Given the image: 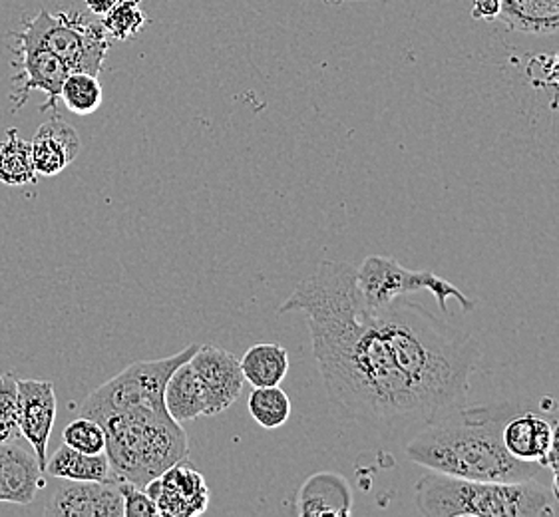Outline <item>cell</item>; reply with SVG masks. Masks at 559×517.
<instances>
[{
  "instance_id": "cell-1",
  "label": "cell",
  "mask_w": 559,
  "mask_h": 517,
  "mask_svg": "<svg viewBox=\"0 0 559 517\" xmlns=\"http://www.w3.org/2000/svg\"><path fill=\"white\" fill-rule=\"evenodd\" d=\"M280 313L305 315L324 388L355 422L416 432L468 400L476 338L404 297L370 311L347 261H323Z\"/></svg>"
},
{
  "instance_id": "cell-13",
  "label": "cell",
  "mask_w": 559,
  "mask_h": 517,
  "mask_svg": "<svg viewBox=\"0 0 559 517\" xmlns=\"http://www.w3.org/2000/svg\"><path fill=\"white\" fill-rule=\"evenodd\" d=\"M353 488L338 472H317L297 490L293 514L299 517H348L353 514Z\"/></svg>"
},
{
  "instance_id": "cell-26",
  "label": "cell",
  "mask_w": 559,
  "mask_h": 517,
  "mask_svg": "<svg viewBox=\"0 0 559 517\" xmlns=\"http://www.w3.org/2000/svg\"><path fill=\"white\" fill-rule=\"evenodd\" d=\"M64 444L84 454H104L106 452V430L98 420L88 417L74 418L64 428Z\"/></svg>"
},
{
  "instance_id": "cell-18",
  "label": "cell",
  "mask_w": 559,
  "mask_h": 517,
  "mask_svg": "<svg viewBox=\"0 0 559 517\" xmlns=\"http://www.w3.org/2000/svg\"><path fill=\"white\" fill-rule=\"evenodd\" d=\"M164 405L169 417L174 418L178 424L205 417L202 383L193 371L190 360L179 364L178 369L171 372L168 384L164 388Z\"/></svg>"
},
{
  "instance_id": "cell-2",
  "label": "cell",
  "mask_w": 559,
  "mask_h": 517,
  "mask_svg": "<svg viewBox=\"0 0 559 517\" xmlns=\"http://www.w3.org/2000/svg\"><path fill=\"white\" fill-rule=\"evenodd\" d=\"M520 406H460L416 430L406 456L430 472L484 482H526L537 478L542 464L515 460L506 450L502 430Z\"/></svg>"
},
{
  "instance_id": "cell-17",
  "label": "cell",
  "mask_w": 559,
  "mask_h": 517,
  "mask_svg": "<svg viewBox=\"0 0 559 517\" xmlns=\"http://www.w3.org/2000/svg\"><path fill=\"white\" fill-rule=\"evenodd\" d=\"M498 21L515 33H559V0H500Z\"/></svg>"
},
{
  "instance_id": "cell-3",
  "label": "cell",
  "mask_w": 559,
  "mask_h": 517,
  "mask_svg": "<svg viewBox=\"0 0 559 517\" xmlns=\"http://www.w3.org/2000/svg\"><path fill=\"white\" fill-rule=\"evenodd\" d=\"M414 502L426 517L559 516L558 500L536 478L484 482L428 472L414 485Z\"/></svg>"
},
{
  "instance_id": "cell-22",
  "label": "cell",
  "mask_w": 559,
  "mask_h": 517,
  "mask_svg": "<svg viewBox=\"0 0 559 517\" xmlns=\"http://www.w3.org/2000/svg\"><path fill=\"white\" fill-rule=\"evenodd\" d=\"M249 414L265 430L285 426L292 417V400L281 386H261L249 394Z\"/></svg>"
},
{
  "instance_id": "cell-21",
  "label": "cell",
  "mask_w": 559,
  "mask_h": 517,
  "mask_svg": "<svg viewBox=\"0 0 559 517\" xmlns=\"http://www.w3.org/2000/svg\"><path fill=\"white\" fill-rule=\"evenodd\" d=\"M38 180L34 169L33 146L19 135V130H9L0 140V183L9 188H23Z\"/></svg>"
},
{
  "instance_id": "cell-4",
  "label": "cell",
  "mask_w": 559,
  "mask_h": 517,
  "mask_svg": "<svg viewBox=\"0 0 559 517\" xmlns=\"http://www.w3.org/2000/svg\"><path fill=\"white\" fill-rule=\"evenodd\" d=\"M102 426L112 472L140 488L186 460L190 452L186 430L168 410L135 408L108 418Z\"/></svg>"
},
{
  "instance_id": "cell-8",
  "label": "cell",
  "mask_w": 559,
  "mask_h": 517,
  "mask_svg": "<svg viewBox=\"0 0 559 517\" xmlns=\"http://www.w3.org/2000/svg\"><path fill=\"white\" fill-rule=\"evenodd\" d=\"M190 364L202 383L205 417H217L236 405L243 390V372L236 354L210 345H200Z\"/></svg>"
},
{
  "instance_id": "cell-29",
  "label": "cell",
  "mask_w": 559,
  "mask_h": 517,
  "mask_svg": "<svg viewBox=\"0 0 559 517\" xmlns=\"http://www.w3.org/2000/svg\"><path fill=\"white\" fill-rule=\"evenodd\" d=\"M544 468H549L551 472H556L559 468V420L556 424H551V442H549L548 456L544 460Z\"/></svg>"
},
{
  "instance_id": "cell-14",
  "label": "cell",
  "mask_w": 559,
  "mask_h": 517,
  "mask_svg": "<svg viewBox=\"0 0 559 517\" xmlns=\"http://www.w3.org/2000/svg\"><path fill=\"white\" fill-rule=\"evenodd\" d=\"M45 470L34 452L14 442H0V502L28 506L40 488H45Z\"/></svg>"
},
{
  "instance_id": "cell-24",
  "label": "cell",
  "mask_w": 559,
  "mask_h": 517,
  "mask_svg": "<svg viewBox=\"0 0 559 517\" xmlns=\"http://www.w3.org/2000/svg\"><path fill=\"white\" fill-rule=\"evenodd\" d=\"M146 12L142 11V0H118L114 9L102 16V26L112 40L126 43L142 33L146 26Z\"/></svg>"
},
{
  "instance_id": "cell-6",
  "label": "cell",
  "mask_w": 559,
  "mask_h": 517,
  "mask_svg": "<svg viewBox=\"0 0 559 517\" xmlns=\"http://www.w3.org/2000/svg\"><path fill=\"white\" fill-rule=\"evenodd\" d=\"M14 38L31 40L57 55L70 72H88L98 76L110 52V36L102 21H90L80 12H38L23 28L12 34Z\"/></svg>"
},
{
  "instance_id": "cell-11",
  "label": "cell",
  "mask_w": 559,
  "mask_h": 517,
  "mask_svg": "<svg viewBox=\"0 0 559 517\" xmlns=\"http://www.w3.org/2000/svg\"><path fill=\"white\" fill-rule=\"evenodd\" d=\"M21 436L33 446L34 456L46 472V452L57 420V390L50 381H19Z\"/></svg>"
},
{
  "instance_id": "cell-5",
  "label": "cell",
  "mask_w": 559,
  "mask_h": 517,
  "mask_svg": "<svg viewBox=\"0 0 559 517\" xmlns=\"http://www.w3.org/2000/svg\"><path fill=\"white\" fill-rule=\"evenodd\" d=\"M200 345H190L174 357L157 360H140L116 374L112 381L98 386L88 398L79 406L80 417L94 418L104 424L108 418L122 414L135 408L166 410L164 388L171 372L179 364L188 362Z\"/></svg>"
},
{
  "instance_id": "cell-31",
  "label": "cell",
  "mask_w": 559,
  "mask_h": 517,
  "mask_svg": "<svg viewBox=\"0 0 559 517\" xmlns=\"http://www.w3.org/2000/svg\"><path fill=\"white\" fill-rule=\"evenodd\" d=\"M551 494L558 500L559 504V468L554 472V484H551Z\"/></svg>"
},
{
  "instance_id": "cell-27",
  "label": "cell",
  "mask_w": 559,
  "mask_h": 517,
  "mask_svg": "<svg viewBox=\"0 0 559 517\" xmlns=\"http://www.w3.org/2000/svg\"><path fill=\"white\" fill-rule=\"evenodd\" d=\"M123 500V517H154L157 516L156 502L150 497L144 488L118 480L116 482Z\"/></svg>"
},
{
  "instance_id": "cell-7",
  "label": "cell",
  "mask_w": 559,
  "mask_h": 517,
  "mask_svg": "<svg viewBox=\"0 0 559 517\" xmlns=\"http://www.w3.org/2000/svg\"><path fill=\"white\" fill-rule=\"evenodd\" d=\"M357 285L370 311H381L396 299L418 291L430 292L442 311H447L450 299L459 301L466 313L476 309V301L437 273L406 269L396 258L384 255H370L362 261L357 267Z\"/></svg>"
},
{
  "instance_id": "cell-28",
  "label": "cell",
  "mask_w": 559,
  "mask_h": 517,
  "mask_svg": "<svg viewBox=\"0 0 559 517\" xmlns=\"http://www.w3.org/2000/svg\"><path fill=\"white\" fill-rule=\"evenodd\" d=\"M500 0H474L472 16L478 21H498Z\"/></svg>"
},
{
  "instance_id": "cell-30",
  "label": "cell",
  "mask_w": 559,
  "mask_h": 517,
  "mask_svg": "<svg viewBox=\"0 0 559 517\" xmlns=\"http://www.w3.org/2000/svg\"><path fill=\"white\" fill-rule=\"evenodd\" d=\"M116 2H118V0H84L86 9H88L92 14H96V16H104L106 12L114 9Z\"/></svg>"
},
{
  "instance_id": "cell-9",
  "label": "cell",
  "mask_w": 559,
  "mask_h": 517,
  "mask_svg": "<svg viewBox=\"0 0 559 517\" xmlns=\"http://www.w3.org/2000/svg\"><path fill=\"white\" fill-rule=\"evenodd\" d=\"M144 490L156 502L157 516H200L210 506V490L205 478L188 458L152 480Z\"/></svg>"
},
{
  "instance_id": "cell-32",
  "label": "cell",
  "mask_w": 559,
  "mask_h": 517,
  "mask_svg": "<svg viewBox=\"0 0 559 517\" xmlns=\"http://www.w3.org/2000/svg\"><path fill=\"white\" fill-rule=\"evenodd\" d=\"M324 2H329V4H341V2H350V0H324Z\"/></svg>"
},
{
  "instance_id": "cell-20",
  "label": "cell",
  "mask_w": 559,
  "mask_h": 517,
  "mask_svg": "<svg viewBox=\"0 0 559 517\" xmlns=\"http://www.w3.org/2000/svg\"><path fill=\"white\" fill-rule=\"evenodd\" d=\"M246 383L253 388L281 386L289 372V352L277 342H259L239 360Z\"/></svg>"
},
{
  "instance_id": "cell-16",
  "label": "cell",
  "mask_w": 559,
  "mask_h": 517,
  "mask_svg": "<svg viewBox=\"0 0 559 517\" xmlns=\"http://www.w3.org/2000/svg\"><path fill=\"white\" fill-rule=\"evenodd\" d=\"M502 440L515 460L544 466L551 442V422L536 412L518 410L506 420Z\"/></svg>"
},
{
  "instance_id": "cell-15",
  "label": "cell",
  "mask_w": 559,
  "mask_h": 517,
  "mask_svg": "<svg viewBox=\"0 0 559 517\" xmlns=\"http://www.w3.org/2000/svg\"><path fill=\"white\" fill-rule=\"evenodd\" d=\"M31 146L34 169L43 178H55L62 173L82 152L79 132L62 120L60 113H55L36 130Z\"/></svg>"
},
{
  "instance_id": "cell-19",
  "label": "cell",
  "mask_w": 559,
  "mask_h": 517,
  "mask_svg": "<svg viewBox=\"0 0 559 517\" xmlns=\"http://www.w3.org/2000/svg\"><path fill=\"white\" fill-rule=\"evenodd\" d=\"M46 473L68 482H104L110 484L112 466L104 454H84L70 446H60L52 460L46 461Z\"/></svg>"
},
{
  "instance_id": "cell-25",
  "label": "cell",
  "mask_w": 559,
  "mask_h": 517,
  "mask_svg": "<svg viewBox=\"0 0 559 517\" xmlns=\"http://www.w3.org/2000/svg\"><path fill=\"white\" fill-rule=\"evenodd\" d=\"M21 438V394L12 372L0 374V442Z\"/></svg>"
},
{
  "instance_id": "cell-23",
  "label": "cell",
  "mask_w": 559,
  "mask_h": 517,
  "mask_svg": "<svg viewBox=\"0 0 559 517\" xmlns=\"http://www.w3.org/2000/svg\"><path fill=\"white\" fill-rule=\"evenodd\" d=\"M60 98L70 112L90 116L100 108L104 100L100 80L88 72H70L62 84Z\"/></svg>"
},
{
  "instance_id": "cell-10",
  "label": "cell",
  "mask_w": 559,
  "mask_h": 517,
  "mask_svg": "<svg viewBox=\"0 0 559 517\" xmlns=\"http://www.w3.org/2000/svg\"><path fill=\"white\" fill-rule=\"evenodd\" d=\"M16 43H19V57H21L23 72L14 76V82H19V88L12 92L14 112L23 108L31 92L46 94V104L40 106V112H48V110L57 112L60 91L70 74V68L43 46L34 45L24 38H16Z\"/></svg>"
},
{
  "instance_id": "cell-12",
  "label": "cell",
  "mask_w": 559,
  "mask_h": 517,
  "mask_svg": "<svg viewBox=\"0 0 559 517\" xmlns=\"http://www.w3.org/2000/svg\"><path fill=\"white\" fill-rule=\"evenodd\" d=\"M50 517H122L123 500L116 482H70L60 485L45 507Z\"/></svg>"
}]
</instances>
